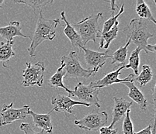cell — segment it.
Here are the masks:
<instances>
[{
	"instance_id": "11",
	"label": "cell",
	"mask_w": 156,
	"mask_h": 134,
	"mask_svg": "<svg viewBox=\"0 0 156 134\" xmlns=\"http://www.w3.org/2000/svg\"><path fill=\"white\" fill-rule=\"evenodd\" d=\"M124 69V65H122L120 67H117L116 70L112 71V72L106 74L104 77L100 80H96L95 81H92L91 84L93 88H100L107 87V86L112 85L114 84H119V83H124V82H130V81H134L135 75L134 74H130L124 79H119L118 77L120 74L121 70Z\"/></svg>"
},
{
	"instance_id": "22",
	"label": "cell",
	"mask_w": 156,
	"mask_h": 134,
	"mask_svg": "<svg viewBox=\"0 0 156 134\" xmlns=\"http://www.w3.org/2000/svg\"><path fill=\"white\" fill-rule=\"evenodd\" d=\"M141 50L138 47H136L132 51L128 60V64L124 65V68L132 69L134 75H138L139 64H140V52Z\"/></svg>"
},
{
	"instance_id": "1",
	"label": "cell",
	"mask_w": 156,
	"mask_h": 134,
	"mask_svg": "<svg viewBox=\"0 0 156 134\" xmlns=\"http://www.w3.org/2000/svg\"><path fill=\"white\" fill-rule=\"evenodd\" d=\"M59 23L60 19H45L43 16L42 11H40L36 29L31 39L30 46L27 49L30 57H36L37 48L41 43L45 40H54V38L56 36V29Z\"/></svg>"
},
{
	"instance_id": "28",
	"label": "cell",
	"mask_w": 156,
	"mask_h": 134,
	"mask_svg": "<svg viewBox=\"0 0 156 134\" xmlns=\"http://www.w3.org/2000/svg\"><path fill=\"white\" fill-rule=\"evenodd\" d=\"M100 134H118V129L110 126H103L100 129Z\"/></svg>"
},
{
	"instance_id": "8",
	"label": "cell",
	"mask_w": 156,
	"mask_h": 134,
	"mask_svg": "<svg viewBox=\"0 0 156 134\" xmlns=\"http://www.w3.org/2000/svg\"><path fill=\"white\" fill-rule=\"evenodd\" d=\"M30 110V108L27 105H23L20 108H14L13 102L9 105L4 104L0 112V126L9 125L15 121L26 119Z\"/></svg>"
},
{
	"instance_id": "25",
	"label": "cell",
	"mask_w": 156,
	"mask_h": 134,
	"mask_svg": "<svg viewBox=\"0 0 156 134\" xmlns=\"http://www.w3.org/2000/svg\"><path fill=\"white\" fill-rule=\"evenodd\" d=\"M124 4H122L118 13H117V15H114V13H112L111 17H110L109 19H107V20L103 23V29H102V31H100V34H103V33L108 32V31L110 30L113 26H114L115 22H117L119 16H120V15L124 12Z\"/></svg>"
},
{
	"instance_id": "32",
	"label": "cell",
	"mask_w": 156,
	"mask_h": 134,
	"mask_svg": "<svg viewBox=\"0 0 156 134\" xmlns=\"http://www.w3.org/2000/svg\"><path fill=\"white\" fill-rule=\"evenodd\" d=\"M3 3H4L3 0H0V8H2V5Z\"/></svg>"
},
{
	"instance_id": "17",
	"label": "cell",
	"mask_w": 156,
	"mask_h": 134,
	"mask_svg": "<svg viewBox=\"0 0 156 134\" xmlns=\"http://www.w3.org/2000/svg\"><path fill=\"white\" fill-rule=\"evenodd\" d=\"M65 77V70H64V64L61 63V66L56 70V72L51 77L48 81V84L54 88H63L69 94V96L72 94V90L69 89L63 83V77Z\"/></svg>"
},
{
	"instance_id": "26",
	"label": "cell",
	"mask_w": 156,
	"mask_h": 134,
	"mask_svg": "<svg viewBox=\"0 0 156 134\" xmlns=\"http://www.w3.org/2000/svg\"><path fill=\"white\" fill-rule=\"evenodd\" d=\"M130 109H128L126 112V115L124 116V122H123V126H122V131L123 134H134V125L131 121L130 116Z\"/></svg>"
},
{
	"instance_id": "30",
	"label": "cell",
	"mask_w": 156,
	"mask_h": 134,
	"mask_svg": "<svg viewBox=\"0 0 156 134\" xmlns=\"http://www.w3.org/2000/svg\"><path fill=\"white\" fill-rule=\"evenodd\" d=\"M108 2L110 4V5H111V12L112 13H114L115 10H116V9H118V7H117V2H116V1H110V2Z\"/></svg>"
},
{
	"instance_id": "5",
	"label": "cell",
	"mask_w": 156,
	"mask_h": 134,
	"mask_svg": "<svg viewBox=\"0 0 156 134\" xmlns=\"http://www.w3.org/2000/svg\"><path fill=\"white\" fill-rule=\"evenodd\" d=\"M45 67L44 62H37L32 64L30 61L26 63V68L23 70L22 84L24 87L38 86L41 87L43 84L44 76Z\"/></svg>"
},
{
	"instance_id": "9",
	"label": "cell",
	"mask_w": 156,
	"mask_h": 134,
	"mask_svg": "<svg viewBox=\"0 0 156 134\" xmlns=\"http://www.w3.org/2000/svg\"><path fill=\"white\" fill-rule=\"evenodd\" d=\"M81 50L84 51L85 60L86 65L89 67V70H93L94 74L105 65L107 59L112 58V55L109 53L108 50L104 52L94 51L86 48L85 46H83Z\"/></svg>"
},
{
	"instance_id": "10",
	"label": "cell",
	"mask_w": 156,
	"mask_h": 134,
	"mask_svg": "<svg viewBox=\"0 0 156 134\" xmlns=\"http://www.w3.org/2000/svg\"><path fill=\"white\" fill-rule=\"evenodd\" d=\"M51 104L54 106L52 108L53 111H55L56 112H64L66 116H68V115H76L73 112V107L75 105L90 107V105L88 104L79 101H75L72 99L70 96L65 94H57L52 97Z\"/></svg>"
},
{
	"instance_id": "15",
	"label": "cell",
	"mask_w": 156,
	"mask_h": 134,
	"mask_svg": "<svg viewBox=\"0 0 156 134\" xmlns=\"http://www.w3.org/2000/svg\"><path fill=\"white\" fill-rule=\"evenodd\" d=\"M61 17H62V19L65 23V27L63 31L65 35L70 40L71 43H72V46H73L74 48L81 50V48L83 46H83V42H82V40H81L80 36H79V34H78L77 32L76 31V29H74L72 25L67 20L66 17H65V13L64 11H62L61 12Z\"/></svg>"
},
{
	"instance_id": "13",
	"label": "cell",
	"mask_w": 156,
	"mask_h": 134,
	"mask_svg": "<svg viewBox=\"0 0 156 134\" xmlns=\"http://www.w3.org/2000/svg\"><path fill=\"white\" fill-rule=\"evenodd\" d=\"M51 112H53L52 109L51 110V112L47 114H37L30 110L28 112V115L32 116L35 128L41 129L48 133H51L53 131V125L51 122Z\"/></svg>"
},
{
	"instance_id": "7",
	"label": "cell",
	"mask_w": 156,
	"mask_h": 134,
	"mask_svg": "<svg viewBox=\"0 0 156 134\" xmlns=\"http://www.w3.org/2000/svg\"><path fill=\"white\" fill-rule=\"evenodd\" d=\"M99 93L100 89L93 88L91 83L86 85L83 83L79 82L75 88V91H72L71 96L77 97L79 101L88 104L90 106L95 105L97 108H100Z\"/></svg>"
},
{
	"instance_id": "2",
	"label": "cell",
	"mask_w": 156,
	"mask_h": 134,
	"mask_svg": "<svg viewBox=\"0 0 156 134\" xmlns=\"http://www.w3.org/2000/svg\"><path fill=\"white\" fill-rule=\"evenodd\" d=\"M122 31L127 36V40L147 53V40L152 38L154 35L147 29V22L144 19H132Z\"/></svg>"
},
{
	"instance_id": "20",
	"label": "cell",
	"mask_w": 156,
	"mask_h": 134,
	"mask_svg": "<svg viewBox=\"0 0 156 134\" xmlns=\"http://www.w3.org/2000/svg\"><path fill=\"white\" fill-rule=\"evenodd\" d=\"M135 10L140 19H147V20L151 21L154 24L156 23L154 15H152L149 7H148V5H147V3L144 1H143V0H137V3H136Z\"/></svg>"
},
{
	"instance_id": "18",
	"label": "cell",
	"mask_w": 156,
	"mask_h": 134,
	"mask_svg": "<svg viewBox=\"0 0 156 134\" xmlns=\"http://www.w3.org/2000/svg\"><path fill=\"white\" fill-rule=\"evenodd\" d=\"M119 21L117 20L115 22L114 26L106 33H103V34L100 35V46L99 48L102 49L104 48L105 50H108L109 46H110V43L115 40L117 36V33L119 32Z\"/></svg>"
},
{
	"instance_id": "31",
	"label": "cell",
	"mask_w": 156,
	"mask_h": 134,
	"mask_svg": "<svg viewBox=\"0 0 156 134\" xmlns=\"http://www.w3.org/2000/svg\"><path fill=\"white\" fill-rule=\"evenodd\" d=\"M147 51L152 52V53H155V45L154 44H147Z\"/></svg>"
},
{
	"instance_id": "12",
	"label": "cell",
	"mask_w": 156,
	"mask_h": 134,
	"mask_svg": "<svg viewBox=\"0 0 156 134\" xmlns=\"http://www.w3.org/2000/svg\"><path fill=\"white\" fill-rule=\"evenodd\" d=\"M113 101L114 105L113 108V120L109 125L110 127H113L115 124L121 120L122 118L125 116L127 110L130 109V106L132 105L131 101H127L122 98L113 97Z\"/></svg>"
},
{
	"instance_id": "16",
	"label": "cell",
	"mask_w": 156,
	"mask_h": 134,
	"mask_svg": "<svg viewBox=\"0 0 156 134\" xmlns=\"http://www.w3.org/2000/svg\"><path fill=\"white\" fill-rule=\"evenodd\" d=\"M123 84L129 88V92L128 94H127L129 98H131L134 101H135L143 112H145L146 109H147V99L144 96L143 93L140 91V89L137 88V86L134 84V81L124 82Z\"/></svg>"
},
{
	"instance_id": "23",
	"label": "cell",
	"mask_w": 156,
	"mask_h": 134,
	"mask_svg": "<svg viewBox=\"0 0 156 134\" xmlns=\"http://www.w3.org/2000/svg\"><path fill=\"white\" fill-rule=\"evenodd\" d=\"M153 78V72L151 70V67L149 65L144 64L142 67V70L138 75L134 78V81L139 83L140 87H144V85L152 80Z\"/></svg>"
},
{
	"instance_id": "4",
	"label": "cell",
	"mask_w": 156,
	"mask_h": 134,
	"mask_svg": "<svg viewBox=\"0 0 156 134\" xmlns=\"http://www.w3.org/2000/svg\"><path fill=\"white\" fill-rule=\"evenodd\" d=\"M61 63L64 64L65 78H89L94 75L93 70L85 69L82 67L79 56L76 51H71L67 56H62Z\"/></svg>"
},
{
	"instance_id": "29",
	"label": "cell",
	"mask_w": 156,
	"mask_h": 134,
	"mask_svg": "<svg viewBox=\"0 0 156 134\" xmlns=\"http://www.w3.org/2000/svg\"><path fill=\"white\" fill-rule=\"evenodd\" d=\"M134 134H152V132H151V125L149 124V125H147L146 128H144V129L139 131V132H134Z\"/></svg>"
},
{
	"instance_id": "21",
	"label": "cell",
	"mask_w": 156,
	"mask_h": 134,
	"mask_svg": "<svg viewBox=\"0 0 156 134\" xmlns=\"http://www.w3.org/2000/svg\"><path fill=\"white\" fill-rule=\"evenodd\" d=\"M131 42L129 40H127V43L126 44L124 45V46H121L118 50H117L114 53H113L112 55V61L111 64H116L117 63L118 64V66L116 67H119V65H124V63L125 62L126 59H127V48H128V46L130 45V43Z\"/></svg>"
},
{
	"instance_id": "27",
	"label": "cell",
	"mask_w": 156,
	"mask_h": 134,
	"mask_svg": "<svg viewBox=\"0 0 156 134\" xmlns=\"http://www.w3.org/2000/svg\"><path fill=\"white\" fill-rule=\"evenodd\" d=\"M20 129L24 132V134H44V131L41 130L40 132H36L29 123H25V122L21 123V125H20Z\"/></svg>"
},
{
	"instance_id": "3",
	"label": "cell",
	"mask_w": 156,
	"mask_h": 134,
	"mask_svg": "<svg viewBox=\"0 0 156 134\" xmlns=\"http://www.w3.org/2000/svg\"><path fill=\"white\" fill-rule=\"evenodd\" d=\"M103 16V12L93 14L79 22L72 24L76 29L79 36H80L83 46L89 41L96 42V38L100 37V29L99 26V20Z\"/></svg>"
},
{
	"instance_id": "6",
	"label": "cell",
	"mask_w": 156,
	"mask_h": 134,
	"mask_svg": "<svg viewBox=\"0 0 156 134\" xmlns=\"http://www.w3.org/2000/svg\"><path fill=\"white\" fill-rule=\"evenodd\" d=\"M107 120L108 114L106 111H95L86 115L81 119H76L74 121V123L83 130L96 131L105 126L107 123Z\"/></svg>"
},
{
	"instance_id": "24",
	"label": "cell",
	"mask_w": 156,
	"mask_h": 134,
	"mask_svg": "<svg viewBox=\"0 0 156 134\" xmlns=\"http://www.w3.org/2000/svg\"><path fill=\"white\" fill-rule=\"evenodd\" d=\"M14 3L17 4H23L27 6L30 7L31 9H33L34 12H36L37 10L41 11V8L47 6L49 4L53 3L52 0H30V1H22V0H19V1H13Z\"/></svg>"
},
{
	"instance_id": "14",
	"label": "cell",
	"mask_w": 156,
	"mask_h": 134,
	"mask_svg": "<svg viewBox=\"0 0 156 134\" xmlns=\"http://www.w3.org/2000/svg\"><path fill=\"white\" fill-rule=\"evenodd\" d=\"M0 36L5 39L7 42L13 41V39L16 36L29 38L22 33V26L19 21H12L6 26L0 27Z\"/></svg>"
},
{
	"instance_id": "19",
	"label": "cell",
	"mask_w": 156,
	"mask_h": 134,
	"mask_svg": "<svg viewBox=\"0 0 156 134\" xmlns=\"http://www.w3.org/2000/svg\"><path fill=\"white\" fill-rule=\"evenodd\" d=\"M13 41L1 42L0 43V62L6 67L5 63H8L12 57L16 55L13 50Z\"/></svg>"
}]
</instances>
